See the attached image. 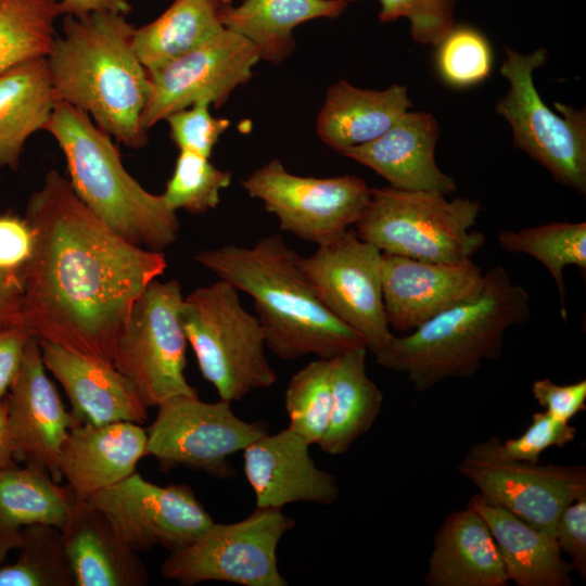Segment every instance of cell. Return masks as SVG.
<instances>
[{"label": "cell", "mask_w": 586, "mask_h": 586, "mask_svg": "<svg viewBox=\"0 0 586 586\" xmlns=\"http://www.w3.org/2000/svg\"><path fill=\"white\" fill-rule=\"evenodd\" d=\"M76 586H144L149 573L111 520L88 500H75L61 530Z\"/></svg>", "instance_id": "obj_23"}, {"label": "cell", "mask_w": 586, "mask_h": 586, "mask_svg": "<svg viewBox=\"0 0 586 586\" xmlns=\"http://www.w3.org/2000/svg\"><path fill=\"white\" fill-rule=\"evenodd\" d=\"M268 432L263 421L239 418L230 402L180 395L157 406L146 430V454L165 469L184 466L225 479L233 472L229 457Z\"/></svg>", "instance_id": "obj_12"}, {"label": "cell", "mask_w": 586, "mask_h": 586, "mask_svg": "<svg viewBox=\"0 0 586 586\" xmlns=\"http://www.w3.org/2000/svg\"><path fill=\"white\" fill-rule=\"evenodd\" d=\"M575 437V426L543 410L532 415L531 423L521 435L505 442L500 440L498 447L507 458L538 463L546 449L563 448Z\"/></svg>", "instance_id": "obj_40"}, {"label": "cell", "mask_w": 586, "mask_h": 586, "mask_svg": "<svg viewBox=\"0 0 586 586\" xmlns=\"http://www.w3.org/2000/svg\"><path fill=\"white\" fill-rule=\"evenodd\" d=\"M62 28L46 58L55 101L85 111L118 142L142 148L149 80L132 48L135 27L125 15L94 12L65 15Z\"/></svg>", "instance_id": "obj_3"}, {"label": "cell", "mask_w": 586, "mask_h": 586, "mask_svg": "<svg viewBox=\"0 0 586 586\" xmlns=\"http://www.w3.org/2000/svg\"><path fill=\"white\" fill-rule=\"evenodd\" d=\"M336 0H243L221 5L224 27L247 39L260 59L282 63L295 49L293 30L316 18H334L346 9Z\"/></svg>", "instance_id": "obj_28"}, {"label": "cell", "mask_w": 586, "mask_h": 586, "mask_svg": "<svg viewBox=\"0 0 586 586\" xmlns=\"http://www.w3.org/2000/svg\"><path fill=\"white\" fill-rule=\"evenodd\" d=\"M171 1L154 21L135 28L132 48L146 72L190 52L224 29L217 0Z\"/></svg>", "instance_id": "obj_31"}, {"label": "cell", "mask_w": 586, "mask_h": 586, "mask_svg": "<svg viewBox=\"0 0 586 586\" xmlns=\"http://www.w3.org/2000/svg\"><path fill=\"white\" fill-rule=\"evenodd\" d=\"M502 250L526 254L538 260L552 277L561 304V316L566 320L563 270L575 266L586 270V222L552 221L519 230H504L498 234Z\"/></svg>", "instance_id": "obj_32"}, {"label": "cell", "mask_w": 586, "mask_h": 586, "mask_svg": "<svg viewBox=\"0 0 586 586\" xmlns=\"http://www.w3.org/2000/svg\"><path fill=\"white\" fill-rule=\"evenodd\" d=\"M561 552L583 581L586 579V496L569 504L561 512L553 535Z\"/></svg>", "instance_id": "obj_42"}, {"label": "cell", "mask_w": 586, "mask_h": 586, "mask_svg": "<svg viewBox=\"0 0 586 586\" xmlns=\"http://www.w3.org/2000/svg\"><path fill=\"white\" fill-rule=\"evenodd\" d=\"M63 15L81 17L94 12L127 15L131 5L127 0H59Z\"/></svg>", "instance_id": "obj_46"}, {"label": "cell", "mask_w": 586, "mask_h": 586, "mask_svg": "<svg viewBox=\"0 0 586 586\" xmlns=\"http://www.w3.org/2000/svg\"><path fill=\"white\" fill-rule=\"evenodd\" d=\"M148 434L142 424L118 421L74 425L60 455V472L77 499L120 482L146 456Z\"/></svg>", "instance_id": "obj_22"}, {"label": "cell", "mask_w": 586, "mask_h": 586, "mask_svg": "<svg viewBox=\"0 0 586 586\" xmlns=\"http://www.w3.org/2000/svg\"><path fill=\"white\" fill-rule=\"evenodd\" d=\"M38 340L44 367L64 388L79 422L146 421L148 408L112 362Z\"/></svg>", "instance_id": "obj_20"}, {"label": "cell", "mask_w": 586, "mask_h": 586, "mask_svg": "<svg viewBox=\"0 0 586 586\" xmlns=\"http://www.w3.org/2000/svg\"><path fill=\"white\" fill-rule=\"evenodd\" d=\"M548 51L542 47L519 53L505 47L499 68L509 81L508 92L495 111L507 120L512 143L539 163L555 181L586 195V111L555 102L556 114L540 98L533 79Z\"/></svg>", "instance_id": "obj_8"}, {"label": "cell", "mask_w": 586, "mask_h": 586, "mask_svg": "<svg viewBox=\"0 0 586 586\" xmlns=\"http://www.w3.org/2000/svg\"><path fill=\"white\" fill-rule=\"evenodd\" d=\"M34 249L22 277L21 323L40 340L113 364L145 288L167 268L98 218L59 171L28 199Z\"/></svg>", "instance_id": "obj_1"}, {"label": "cell", "mask_w": 586, "mask_h": 586, "mask_svg": "<svg viewBox=\"0 0 586 586\" xmlns=\"http://www.w3.org/2000/svg\"><path fill=\"white\" fill-rule=\"evenodd\" d=\"M60 15L59 0H0V75L26 61L47 58Z\"/></svg>", "instance_id": "obj_33"}, {"label": "cell", "mask_w": 586, "mask_h": 586, "mask_svg": "<svg viewBox=\"0 0 586 586\" xmlns=\"http://www.w3.org/2000/svg\"><path fill=\"white\" fill-rule=\"evenodd\" d=\"M367 347H356L332 358V406L327 430L317 444L326 454H345L378 419L382 391L366 369Z\"/></svg>", "instance_id": "obj_30"}, {"label": "cell", "mask_w": 586, "mask_h": 586, "mask_svg": "<svg viewBox=\"0 0 586 586\" xmlns=\"http://www.w3.org/2000/svg\"><path fill=\"white\" fill-rule=\"evenodd\" d=\"M86 500L111 520L137 552L155 546L169 552L181 549L214 523L189 485L154 484L138 472Z\"/></svg>", "instance_id": "obj_16"}, {"label": "cell", "mask_w": 586, "mask_h": 586, "mask_svg": "<svg viewBox=\"0 0 586 586\" xmlns=\"http://www.w3.org/2000/svg\"><path fill=\"white\" fill-rule=\"evenodd\" d=\"M55 102L46 58L0 75V168L18 167L27 139L44 130Z\"/></svg>", "instance_id": "obj_29"}, {"label": "cell", "mask_w": 586, "mask_h": 586, "mask_svg": "<svg viewBox=\"0 0 586 586\" xmlns=\"http://www.w3.org/2000/svg\"><path fill=\"white\" fill-rule=\"evenodd\" d=\"M14 562L0 564V586H76L61 530L49 524L23 528Z\"/></svg>", "instance_id": "obj_34"}, {"label": "cell", "mask_w": 586, "mask_h": 586, "mask_svg": "<svg viewBox=\"0 0 586 586\" xmlns=\"http://www.w3.org/2000/svg\"><path fill=\"white\" fill-rule=\"evenodd\" d=\"M484 272L472 259L430 262L382 253V293L390 328L411 332L476 297Z\"/></svg>", "instance_id": "obj_18"}, {"label": "cell", "mask_w": 586, "mask_h": 586, "mask_svg": "<svg viewBox=\"0 0 586 586\" xmlns=\"http://www.w3.org/2000/svg\"><path fill=\"white\" fill-rule=\"evenodd\" d=\"M429 586H506L497 544L483 518L467 506L446 517L433 539Z\"/></svg>", "instance_id": "obj_24"}, {"label": "cell", "mask_w": 586, "mask_h": 586, "mask_svg": "<svg viewBox=\"0 0 586 586\" xmlns=\"http://www.w3.org/2000/svg\"><path fill=\"white\" fill-rule=\"evenodd\" d=\"M289 428L310 445L322 438L332 406V358H318L298 370L284 395Z\"/></svg>", "instance_id": "obj_35"}, {"label": "cell", "mask_w": 586, "mask_h": 586, "mask_svg": "<svg viewBox=\"0 0 586 586\" xmlns=\"http://www.w3.org/2000/svg\"><path fill=\"white\" fill-rule=\"evenodd\" d=\"M435 69L441 80L456 89L484 81L493 67L487 38L470 25H455L435 46Z\"/></svg>", "instance_id": "obj_37"}, {"label": "cell", "mask_w": 586, "mask_h": 586, "mask_svg": "<svg viewBox=\"0 0 586 586\" xmlns=\"http://www.w3.org/2000/svg\"><path fill=\"white\" fill-rule=\"evenodd\" d=\"M229 282L200 286L183 296L180 316L203 378L220 399L238 402L278 378L265 354V334Z\"/></svg>", "instance_id": "obj_6"}, {"label": "cell", "mask_w": 586, "mask_h": 586, "mask_svg": "<svg viewBox=\"0 0 586 586\" xmlns=\"http://www.w3.org/2000/svg\"><path fill=\"white\" fill-rule=\"evenodd\" d=\"M44 130L61 148L68 182L85 205L126 241L162 252L179 232L176 212L146 191L124 167L112 138L90 116L55 102Z\"/></svg>", "instance_id": "obj_5"}, {"label": "cell", "mask_w": 586, "mask_h": 586, "mask_svg": "<svg viewBox=\"0 0 586 586\" xmlns=\"http://www.w3.org/2000/svg\"><path fill=\"white\" fill-rule=\"evenodd\" d=\"M528 292L499 265L484 273L481 293L436 315L374 353L378 364L404 373L418 393L443 380L470 378L500 357L507 331L530 320Z\"/></svg>", "instance_id": "obj_4"}, {"label": "cell", "mask_w": 586, "mask_h": 586, "mask_svg": "<svg viewBox=\"0 0 586 586\" xmlns=\"http://www.w3.org/2000/svg\"><path fill=\"white\" fill-rule=\"evenodd\" d=\"M182 300L177 280H153L136 302L115 345L113 365L146 408L176 396L198 395L184 375Z\"/></svg>", "instance_id": "obj_9"}, {"label": "cell", "mask_w": 586, "mask_h": 586, "mask_svg": "<svg viewBox=\"0 0 586 586\" xmlns=\"http://www.w3.org/2000/svg\"><path fill=\"white\" fill-rule=\"evenodd\" d=\"M15 462L8 425V399L0 404V466Z\"/></svg>", "instance_id": "obj_47"}, {"label": "cell", "mask_w": 586, "mask_h": 586, "mask_svg": "<svg viewBox=\"0 0 586 586\" xmlns=\"http://www.w3.org/2000/svg\"><path fill=\"white\" fill-rule=\"evenodd\" d=\"M46 370L39 340L33 334L7 395L8 425L14 461L41 468L61 482V449L80 422L65 409Z\"/></svg>", "instance_id": "obj_17"}, {"label": "cell", "mask_w": 586, "mask_h": 586, "mask_svg": "<svg viewBox=\"0 0 586 586\" xmlns=\"http://www.w3.org/2000/svg\"><path fill=\"white\" fill-rule=\"evenodd\" d=\"M251 198L264 203L280 228L317 245L355 225L367 206L371 188L357 176L304 177L272 160L241 182Z\"/></svg>", "instance_id": "obj_13"}, {"label": "cell", "mask_w": 586, "mask_h": 586, "mask_svg": "<svg viewBox=\"0 0 586 586\" xmlns=\"http://www.w3.org/2000/svg\"><path fill=\"white\" fill-rule=\"evenodd\" d=\"M481 207L477 200H447L437 192L371 188L356 233L383 254L430 262L471 259L486 241L471 230Z\"/></svg>", "instance_id": "obj_7"}, {"label": "cell", "mask_w": 586, "mask_h": 586, "mask_svg": "<svg viewBox=\"0 0 586 586\" xmlns=\"http://www.w3.org/2000/svg\"><path fill=\"white\" fill-rule=\"evenodd\" d=\"M411 107L405 86L394 84L384 90H370L340 80L327 91L317 118V133L327 145L342 153L379 138Z\"/></svg>", "instance_id": "obj_25"}, {"label": "cell", "mask_w": 586, "mask_h": 586, "mask_svg": "<svg viewBox=\"0 0 586 586\" xmlns=\"http://www.w3.org/2000/svg\"><path fill=\"white\" fill-rule=\"evenodd\" d=\"M34 249V231L25 217L0 214V270L22 277Z\"/></svg>", "instance_id": "obj_41"}, {"label": "cell", "mask_w": 586, "mask_h": 586, "mask_svg": "<svg viewBox=\"0 0 586 586\" xmlns=\"http://www.w3.org/2000/svg\"><path fill=\"white\" fill-rule=\"evenodd\" d=\"M221 5L232 4L233 0H217Z\"/></svg>", "instance_id": "obj_48"}, {"label": "cell", "mask_w": 586, "mask_h": 586, "mask_svg": "<svg viewBox=\"0 0 586 586\" xmlns=\"http://www.w3.org/2000/svg\"><path fill=\"white\" fill-rule=\"evenodd\" d=\"M21 278L0 270V324L21 323Z\"/></svg>", "instance_id": "obj_45"}, {"label": "cell", "mask_w": 586, "mask_h": 586, "mask_svg": "<svg viewBox=\"0 0 586 586\" xmlns=\"http://www.w3.org/2000/svg\"><path fill=\"white\" fill-rule=\"evenodd\" d=\"M379 21L407 18L412 39L435 47L456 25V0H378Z\"/></svg>", "instance_id": "obj_38"}, {"label": "cell", "mask_w": 586, "mask_h": 586, "mask_svg": "<svg viewBox=\"0 0 586 586\" xmlns=\"http://www.w3.org/2000/svg\"><path fill=\"white\" fill-rule=\"evenodd\" d=\"M309 447L288 426L259 436L243 449L244 473L257 508L282 509L298 501L332 505L336 500V476L316 466Z\"/></svg>", "instance_id": "obj_19"}, {"label": "cell", "mask_w": 586, "mask_h": 586, "mask_svg": "<svg viewBox=\"0 0 586 586\" xmlns=\"http://www.w3.org/2000/svg\"><path fill=\"white\" fill-rule=\"evenodd\" d=\"M194 259L253 298L266 346L278 357L331 359L367 347L322 303L302 267L301 255L281 234L264 237L251 247L229 244L199 251Z\"/></svg>", "instance_id": "obj_2"}, {"label": "cell", "mask_w": 586, "mask_h": 586, "mask_svg": "<svg viewBox=\"0 0 586 586\" xmlns=\"http://www.w3.org/2000/svg\"><path fill=\"white\" fill-rule=\"evenodd\" d=\"M532 394L537 404L559 420L570 422L586 408V380L557 384L549 378L535 380Z\"/></svg>", "instance_id": "obj_43"}, {"label": "cell", "mask_w": 586, "mask_h": 586, "mask_svg": "<svg viewBox=\"0 0 586 586\" xmlns=\"http://www.w3.org/2000/svg\"><path fill=\"white\" fill-rule=\"evenodd\" d=\"M438 137L432 114L408 111L379 138L341 154L371 168L392 188L446 195L457 190V183L436 164Z\"/></svg>", "instance_id": "obj_21"}, {"label": "cell", "mask_w": 586, "mask_h": 586, "mask_svg": "<svg viewBox=\"0 0 586 586\" xmlns=\"http://www.w3.org/2000/svg\"><path fill=\"white\" fill-rule=\"evenodd\" d=\"M294 527L291 517L272 508H256L245 519L230 524L214 522L191 544L169 552L161 573L186 586L208 581L285 586L277 549Z\"/></svg>", "instance_id": "obj_10"}, {"label": "cell", "mask_w": 586, "mask_h": 586, "mask_svg": "<svg viewBox=\"0 0 586 586\" xmlns=\"http://www.w3.org/2000/svg\"><path fill=\"white\" fill-rule=\"evenodd\" d=\"M76 500L41 468L12 462L0 466V564L22 543V531L31 524L62 530Z\"/></svg>", "instance_id": "obj_27"}, {"label": "cell", "mask_w": 586, "mask_h": 586, "mask_svg": "<svg viewBox=\"0 0 586 586\" xmlns=\"http://www.w3.org/2000/svg\"><path fill=\"white\" fill-rule=\"evenodd\" d=\"M302 267L327 308L373 354L392 337L382 293V253L346 230L301 256Z\"/></svg>", "instance_id": "obj_14"}, {"label": "cell", "mask_w": 586, "mask_h": 586, "mask_svg": "<svg viewBox=\"0 0 586 586\" xmlns=\"http://www.w3.org/2000/svg\"><path fill=\"white\" fill-rule=\"evenodd\" d=\"M33 333L23 324H0V404L14 382Z\"/></svg>", "instance_id": "obj_44"}, {"label": "cell", "mask_w": 586, "mask_h": 586, "mask_svg": "<svg viewBox=\"0 0 586 586\" xmlns=\"http://www.w3.org/2000/svg\"><path fill=\"white\" fill-rule=\"evenodd\" d=\"M209 106L208 102L200 101L165 118L169 125L170 139L179 151L211 156L230 122L227 118L214 117Z\"/></svg>", "instance_id": "obj_39"}, {"label": "cell", "mask_w": 586, "mask_h": 586, "mask_svg": "<svg viewBox=\"0 0 586 586\" xmlns=\"http://www.w3.org/2000/svg\"><path fill=\"white\" fill-rule=\"evenodd\" d=\"M336 1H341V2L345 3L346 5H348L351 3H355V2H358L360 0H336Z\"/></svg>", "instance_id": "obj_49"}, {"label": "cell", "mask_w": 586, "mask_h": 586, "mask_svg": "<svg viewBox=\"0 0 586 586\" xmlns=\"http://www.w3.org/2000/svg\"><path fill=\"white\" fill-rule=\"evenodd\" d=\"M499 442L493 435L473 444L458 466L459 473L484 500L553 536L562 510L586 496L585 467L510 459L500 454Z\"/></svg>", "instance_id": "obj_11"}, {"label": "cell", "mask_w": 586, "mask_h": 586, "mask_svg": "<svg viewBox=\"0 0 586 586\" xmlns=\"http://www.w3.org/2000/svg\"><path fill=\"white\" fill-rule=\"evenodd\" d=\"M260 60L257 49L241 35L224 27L190 52L146 72L149 93L141 125L150 128L168 115L196 102L215 107L247 82Z\"/></svg>", "instance_id": "obj_15"}, {"label": "cell", "mask_w": 586, "mask_h": 586, "mask_svg": "<svg viewBox=\"0 0 586 586\" xmlns=\"http://www.w3.org/2000/svg\"><path fill=\"white\" fill-rule=\"evenodd\" d=\"M231 173L217 168L209 157L179 151L171 177L162 194L173 211L203 214L217 207L219 193L229 187Z\"/></svg>", "instance_id": "obj_36"}, {"label": "cell", "mask_w": 586, "mask_h": 586, "mask_svg": "<svg viewBox=\"0 0 586 586\" xmlns=\"http://www.w3.org/2000/svg\"><path fill=\"white\" fill-rule=\"evenodd\" d=\"M487 524L504 562L508 581L518 586H570L571 563L562 558L555 537L479 494L468 505Z\"/></svg>", "instance_id": "obj_26"}]
</instances>
